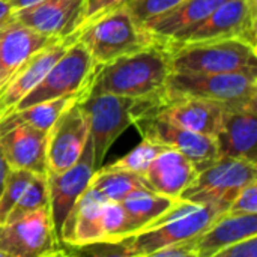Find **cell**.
I'll use <instances>...</instances> for the list:
<instances>
[{"label": "cell", "instance_id": "9c48e42d", "mask_svg": "<svg viewBox=\"0 0 257 257\" xmlns=\"http://www.w3.org/2000/svg\"><path fill=\"white\" fill-rule=\"evenodd\" d=\"M133 117V125L137 128L143 140L181 152L194 164L199 173L220 158L215 139L212 137L188 131L154 113L136 107Z\"/></svg>", "mask_w": 257, "mask_h": 257}, {"label": "cell", "instance_id": "83f0119b", "mask_svg": "<svg viewBox=\"0 0 257 257\" xmlns=\"http://www.w3.org/2000/svg\"><path fill=\"white\" fill-rule=\"evenodd\" d=\"M166 149L167 148L163 145L142 140V143L137 145L133 151H130L126 155L120 157L119 160H116L114 163L108 166L113 169H122V170H128L137 175H143L146 169L149 167V164Z\"/></svg>", "mask_w": 257, "mask_h": 257}, {"label": "cell", "instance_id": "1f68e13d", "mask_svg": "<svg viewBox=\"0 0 257 257\" xmlns=\"http://www.w3.org/2000/svg\"><path fill=\"white\" fill-rule=\"evenodd\" d=\"M130 2L131 0H84L80 29H83L84 26L90 24L92 21H95L110 12L125 8Z\"/></svg>", "mask_w": 257, "mask_h": 257}, {"label": "cell", "instance_id": "f35d334b", "mask_svg": "<svg viewBox=\"0 0 257 257\" xmlns=\"http://www.w3.org/2000/svg\"><path fill=\"white\" fill-rule=\"evenodd\" d=\"M48 257H83V256H80L78 253H75V251H72V250L60 248L59 251H56L54 254H51V256H48Z\"/></svg>", "mask_w": 257, "mask_h": 257}, {"label": "cell", "instance_id": "52a82bcc", "mask_svg": "<svg viewBox=\"0 0 257 257\" xmlns=\"http://www.w3.org/2000/svg\"><path fill=\"white\" fill-rule=\"evenodd\" d=\"M139 99L111 95L86 93L80 98V107L89 125V139L93 146L96 170L102 167L107 152L117 137L133 125V113Z\"/></svg>", "mask_w": 257, "mask_h": 257}, {"label": "cell", "instance_id": "44dd1931", "mask_svg": "<svg viewBox=\"0 0 257 257\" xmlns=\"http://www.w3.org/2000/svg\"><path fill=\"white\" fill-rule=\"evenodd\" d=\"M251 236H257V215H229L224 212L188 244L197 257H211L224 247Z\"/></svg>", "mask_w": 257, "mask_h": 257}, {"label": "cell", "instance_id": "d6986e66", "mask_svg": "<svg viewBox=\"0 0 257 257\" xmlns=\"http://www.w3.org/2000/svg\"><path fill=\"white\" fill-rule=\"evenodd\" d=\"M197 175V169L185 155L167 148L149 164L142 176L149 190L172 199H179Z\"/></svg>", "mask_w": 257, "mask_h": 257}, {"label": "cell", "instance_id": "f546056e", "mask_svg": "<svg viewBox=\"0 0 257 257\" xmlns=\"http://www.w3.org/2000/svg\"><path fill=\"white\" fill-rule=\"evenodd\" d=\"M182 0H131L125 9L133 17V20L143 26L146 21L170 11Z\"/></svg>", "mask_w": 257, "mask_h": 257}, {"label": "cell", "instance_id": "cb8c5ba5", "mask_svg": "<svg viewBox=\"0 0 257 257\" xmlns=\"http://www.w3.org/2000/svg\"><path fill=\"white\" fill-rule=\"evenodd\" d=\"M178 199H172L163 194H158L149 188H142L130 194L120 202L125 212L128 214L136 233L152 224L163 214H166Z\"/></svg>", "mask_w": 257, "mask_h": 257}, {"label": "cell", "instance_id": "d6a6232c", "mask_svg": "<svg viewBox=\"0 0 257 257\" xmlns=\"http://www.w3.org/2000/svg\"><path fill=\"white\" fill-rule=\"evenodd\" d=\"M229 215H257V181L245 185L232 205L227 208Z\"/></svg>", "mask_w": 257, "mask_h": 257}, {"label": "cell", "instance_id": "836d02e7", "mask_svg": "<svg viewBox=\"0 0 257 257\" xmlns=\"http://www.w3.org/2000/svg\"><path fill=\"white\" fill-rule=\"evenodd\" d=\"M211 257H257V236L224 247Z\"/></svg>", "mask_w": 257, "mask_h": 257}, {"label": "cell", "instance_id": "d4e9b609", "mask_svg": "<svg viewBox=\"0 0 257 257\" xmlns=\"http://www.w3.org/2000/svg\"><path fill=\"white\" fill-rule=\"evenodd\" d=\"M89 187L98 191L107 202L117 203H120L134 191L148 188L142 175L122 169H113L110 166L99 167L92 176Z\"/></svg>", "mask_w": 257, "mask_h": 257}, {"label": "cell", "instance_id": "4fadbf2b", "mask_svg": "<svg viewBox=\"0 0 257 257\" xmlns=\"http://www.w3.org/2000/svg\"><path fill=\"white\" fill-rule=\"evenodd\" d=\"M78 101L62 111L48 131L47 172L50 173H62L72 167L80 160L89 140L87 119Z\"/></svg>", "mask_w": 257, "mask_h": 257}, {"label": "cell", "instance_id": "4dcf8cb0", "mask_svg": "<svg viewBox=\"0 0 257 257\" xmlns=\"http://www.w3.org/2000/svg\"><path fill=\"white\" fill-rule=\"evenodd\" d=\"M68 250L83 257H136L131 250V236L117 242H93Z\"/></svg>", "mask_w": 257, "mask_h": 257}, {"label": "cell", "instance_id": "7402d4cb", "mask_svg": "<svg viewBox=\"0 0 257 257\" xmlns=\"http://www.w3.org/2000/svg\"><path fill=\"white\" fill-rule=\"evenodd\" d=\"M226 2L227 0H182L170 11L146 21L143 27L166 44L203 21Z\"/></svg>", "mask_w": 257, "mask_h": 257}, {"label": "cell", "instance_id": "e575fe53", "mask_svg": "<svg viewBox=\"0 0 257 257\" xmlns=\"http://www.w3.org/2000/svg\"><path fill=\"white\" fill-rule=\"evenodd\" d=\"M143 257H197V254L194 253V250L190 247L188 242H184V244H179V245L163 248L160 251H155L152 254H148V256Z\"/></svg>", "mask_w": 257, "mask_h": 257}, {"label": "cell", "instance_id": "d590c367", "mask_svg": "<svg viewBox=\"0 0 257 257\" xmlns=\"http://www.w3.org/2000/svg\"><path fill=\"white\" fill-rule=\"evenodd\" d=\"M14 20V11L11 9L8 0H0V29Z\"/></svg>", "mask_w": 257, "mask_h": 257}, {"label": "cell", "instance_id": "5bb4252c", "mask_svg": "<svg viewBox=\"0 0 257 257\" xmlns=\"http://www.w3.org/2000/svg\"><path fill=\"white\" fill-rule=\"evenodd\" d=\"M95 158H93V146L90 139L86 143V148L80 157V160L62 173H50L47 172V185L50 196V212L53 218L54 229L59 232L77 203V200L84 194L89 188L90 179L95 175Z\"/></svg>", "mask_w": 257, "mask_h": 257}, {"label": "cell", "instance_id": "603a6c76", "mask_svg": "<svg viewBox=\"0 0 257 257\" xmlns=\"http://www.w3.org/2000/svg\"><path fill=\"white\" fill-rule=\"evenodd\" d=\"M87 92H89V89L78 95L63 96V98L45 101V102L33 104L26 108L14 110L0 119V136H3L5 133L14 130V128H18V126H32V128L48 133L50 128L53 126V123L62 114V111H65L72 102L80 99Z\"/></svg>", "mask_w": 257, "mask_h": 257}, {"label": "cell", "instance_id": "ffe728a7", "mask_svg": "<svg viewBox=\"0 0 257 257\" xmlns=\"http://www.w3.org/2000/svg\"><path fill=\"white\" fill-rule=\"evenodd\" d=\"M65 38H54L38 33L15 20L0 29V87L23 65L29 57L42 48L62 41Z\"/></svg>", "mask_w": 257, "mask_h": 257}, {"label": "cell", "instance_id": "5b68a950", "mask_svg": "<svg viewBox=\"0 0 257 257\" xmlns=\"http://www.w3.org/2000/svg\"><path fill=\"white\" fill-rule=\"evenodd\" d=\"M164 92L208 99L226 108L257 104V74H185L170 72Z\"/></svg>", "mask_w": 257, "mask_h": 257}, {"label": "cell", "instance_id": "8d00e7d4", "mask_svg": "<svg viewBox=\"0 0 257 257\" xmlns=\"http://www.w3.org/2000/svg\"><path fill=\"white\" fill-rule=\"evenodd\" d=\"M44 0H8L11 9L15 12V11H20V9H24V8H29V6H33L36 3H41Z\"/></svg>", "mask_w": 257, "mask_h": 257}, {"label": "cell", "instance_id": "4316f807", "mask_svg": "<svg viewBox=\"0 0 257 257\" xmlns=\"http://www.w3.org/2000/svg\"><path fill=\"white\" fill-rule=\"evenodd\" d=\"M50 205V196H48V185H47V175H35L32 182L24 190L23 196L8 215L5 223L17 221L23 217H27L44 206Z\"/></svg>", "mask_w": 257, "mask_h": 257}, {"label": "cell", "instance_id": "30bf717a", "mask_svg": "<svg viewBox=\"0 0 257 257\" xmlns=\"http://www.w3.org/2000/svg\"><path fill=\"white\" fill-rule=\"evenodd\" d=\"M214 39H239L257 48V0H227L203 21L169 42L184 44Z\"/></svg>", "mask_w": 257, "mask_h": 257}, {"label": "cell", "instance_id": "7c38bea8", "mask_svg": "<svg viewBox=\"0 0 257 257\" xmlns=\"http://www.w3.org/2000/svg\"><path fill=\"white\" fill-rule=\"evenodd\" d=\"M62 247L50 205L12 223L0 224V250L12 257H48Z\"/></svg>", "mask_w": 257, "mask_h": 257}, {"label": "cell", "instance_id": "277c9868", "mask_svg": "<svg viewBox=\"0 0 257 257\" xmlns=\"http://www.w3.org/2000/svg\"><path fill=\"white\" fill-rule=\"evenodd\" d=\"M77 39L86 47L96 66L125 54L164 44L143 26L137 24L125 8L84 26L78 30Z\"/></svg>", "mask_w": 257, "mask_h": 257}, {"label": "cell", "instance_id": "6da1fadb", "mask_svg": "<svg viewBox=\"0 0 257 257\" xmlns=\"http://www.w3.org/2000/svg\"><path fill=\"white\" fill-rule=\"evenodd\" d=\"M172 72L166 44L125 54L98 65L89 93H111L133 99H149L158 95Z\"/></svg>", "mask_w": 257, "mask_h": 257}, {"label": "cell", "instance_id": "2e32d148", "mask_svg": "<svg viewBox=\"0 0 257 257\" xmlns=\"http://www.w3.org/2000/svg\"><path fill=\"white\" fill-rule=\"evenodd\" d=\"M84 0H44L14 12V20L38 33L68 38L78 32Z\"/></svg>", "mask_w": 257, "mask_h": 257}, {"label": "cell", "instance_id": "74e56055", "mask_svg": "<svg viewBox=\"0 0 257 257\" xmlns=\"http://www.w3.org/2000/svg\"><path fill=\"white\" fill-rule=\"evenodd\" d=\"M9 170H11V169H9L8 163L5 161V158H3V154H2V151H0V194H2V191H3L5 181H6V176H8Z\"/></svg>", "mask_w": 257, "mask_h": 257}, {"label": "cell", "instance_id": "8992f818", "mask_svg": "<svg viewBox=\"0 0 257 257\" xmlns=\"http://www.w3.org/2000/svg\"><path fill=\"white\" fill-rule=\"evenodd\" d=\"M254 181H257L256 163L220 157L197 175L179 199L199 205H215L227 211L238 193Z\"/></svg>", "mask_w": 257, "mask_h": 257}, {"label": "cell", "instance_id": "8fae6325", "mask_svg": "<svg viewBox=\"0 0 257 257\" xmlns=\"http://www.w3.org/2000/svg\"><path fill=\"white\" fill-rule=\"evenodd\" d=\"M136 108L154 113L181 128L212 139H215L220 131L226 110V107L220 102L184 95H172L164 90L154 98L139 99Z\"/></svg>", "mask_w": 257, "mask_h": 257}, {"label": "cell", "instance_id": "7a4b0ae2", "mask_svg": "<svg viewBox=\"0 0 257 257\" xmlns=\"http://www.w3.org/2000/svg\"><path fill=\"white\" fill-rule=\"evenodd\" d=\"M172 72L257 74L256 47L239 39L167 42Z\"/></svg>", "mask_w": 257, "mask_h": 257}, {"label": "cell", "instance_id": "ab89813d", "mask_svg": "<svg viewBox=\"0 0 257 257\" xmlns=\"http://www.w3.org/2000/svg\"><path fill=\"white\" fill-rule=\"evenodd\" d=\"M0 257H12V256H9V254H6V253H3V251L0 250Z\"/></svg>", "mask_w": 257, "mask_h": 257}, {"label": "cell", "instance_id": "484cf974", "mask_svg": "<svg viewBox=\"0 0 257 257\" xmlns=\"http://www.w3.org/2000/svg\"><path fill=\"white\" fill-rule=\"evenodd\" d=\"M136 235V229L117 202H104L99 217V242H117Z\"/></svg>", "mask_w": 257, "mask_h": 257}, {"label": "cell", "instance_id": "e0dca14e", "mask_svg": "<svg viewBox=\"0 0 257 257\" xmlns=\"http://www.w3.org/2000/svg\"><path fill=\"white\" fill-rule=\"evenodd\" d=\"M215 143L220 157L241 158L257 164V104L226 108Z\"/></svg>", "mask_w": 257, "mask_h": 257}, {"label": "cell", "instance_id": "ba28073f", "mask_svg": "<svg viewBox=\"0 0 257 257\" xmlns=\"http://www.w3.org/2000/svg\"><path fill=\"white\" fill-rule=\"evenodd\" d=\"M95 69L96 63L93 62L92 56L86 47L75 39L63 53V56L51 66L42 81L30 93H27L14 110L83 93L89 89Z\"/></svg>", "mask_w": 257, "mask_h": 257}, {"label": "cell", "instance_id": "3957f363", "mask_svg": "<svg viewBox=\"0 0 257 257\" xmlns=\"http://www.w3.org/2000/svg\"><path fill=\"white\" fill-rule=\"evenodd\" d=\"M224 212V209L215 205H199L178 199L166 214L131 236L133 254L143 257L188 242L206 230Z\"/></svg>", "mask_w": 257, "mask_h": 257}, {"label": "cell", "instance_id": "f1b7e54d", "mask_svg": "<svg viewBox=\"0 0 257 257\" xmlns=\"http://www.w3.org/2000/svg\"><path fill=\"white\" fill-rule=\"evenodd\" d=\"M36 173L11 169L0 194V224H3Z\"/></svg>", "mask_w": 257, "mask_h": 257}, {"label": "cell", "instance_id": "ac0fdd59", "mask_svg": "<svg viewBox=\"0 0 257 257\" xmlns=\"http://www.w3.org/2000/svg\"><path fill=\"white\" fill-rule=\"evenodd\" d=\"M47 140L48 133L18 126L0 136V151L9 169L27 170L47 175Z\"/></svg>", "mask_w": 257, "mask_h": 257}, {"label": "cell", "instance_id": "9a60e30c", "mask_svg": "<svg viewBox=\"0 0 257 257\" xmlns=\"http://www.w3.org/2000/svg\"><path fill=\"white\" fill-rule=\"evenodd\" d=\"M77 36L78 32L42 48L14 71V74L0 87V119L14 111L26 95L42 81L51 66L63 56Z\"/></svg>", "mask_w": 257, "mask_h": 257}]
</instances>
